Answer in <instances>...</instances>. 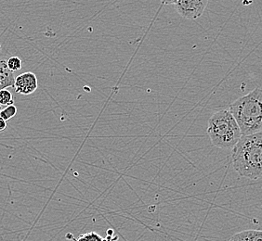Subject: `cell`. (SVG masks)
<instances>
[{
	"label": "cell",
	"instance_id": "7",
	"mask_svg": "<svg viewBox=\"0 0 262 241\" xmlns=\"http://www.w3.org/2000/svg\"><path fill=\"white\" fill-rule=\"evenodd\" d=\"M234 236L245 241H262V230H245Z\"/></svg>",
	"mask_w": 262,
	"mask_h": 241
},
{
	"label": "cell",
	"instance_id": "3",
	"mask_svg": "<svg viewBox=\"0 0 262 241\" xmlns=\"http://www.w3.org/2000/svg\"><path fill=\"white\" fill-rule=\"evenodd\" d=\"M207 135L212 145L222 150H232L242 137L241 129L229 110H221L209 118Z\"/></svg>",
	"mask_w": 262,
	"mask_h": 241
},
{
	"label": "cell",
	"instance_id": "6",
	"mask_svg": "<svg viewBox=\"0 0 262 241\" xmlns=\"http://www.w3.org/2000/svg\"><path fill=\"white\" fill-rule=\"evenodd\" d=\"M15 78L14 73L7 65V61L0 60V91L8 87H14Z\"/></svg>",
	"mask_w": 262,
	"mask_h": 241
},
{
	"label": "cell",
	"instance_id": "13",
	"mask_svg": "<svg viewBox=\"0 0 262 241\" xmlns=\"http://www.w3.org/2000/svg\"><path fill=\"white\" fill-rule=\"evenodd\" d=\"M230 241H245L243 240V239H240V238H238V237H236L235 236H232V238L230 239Z\"/></svg>",
	"mask_w": 262,
	"mask_h": 241
},
{
	"label": "cell",
	"instance_id": "1",
	"mask_svg": "<svg viewBox=\"0 0 262 241\" xmlns=\"http://www.w3.org/2000/svg\"><path fill=\"white\" fill-rule=\"evenodd\" d=\"M234 170L244 177L256 180L262 176V131L242 136L232 151Z\"/></svg>",
	"mask_w": 262,
	"mask_h": 241
},
{
	"label": "cell",
	"instance_id": "14",
	"mask_svg": "<svg viewBox=\"0 0 262 241\" xmlns=\"http://www.w3.org/2000/svg\"><path fill=\"white\" fill-rule=\"evenodd\" d=\"M2 109H3V107H2V106L0 105V111H1V110H2Z\"/></svg>",
	"mask_w": 262,
	"mask_h": 241
},
{
	"label": "cell",
	"instance_id": "5",
	"mask_svg": "<svg viewBox=\"0 0 262 241\" xmlns=\"http://www.w3.org/2000/svg\"><path fill=\"white\" fill-rule=\"evenodd\" d=\"M38 82L34 73L26 71L15 78L14 89L20 95H31L37 89Z\"/></svg>",
	"mask_w": 262,
	"mask_h": 241
},
{
	"label": "cell",
	"instance_id": "2",
	"mask_svg": "<svg viewBox=\"0 0 262 241\" xmlns=\"http://www.w3.org/2000/svg\"><path fill=\"white\" fill-rule=\"evenodd\" d=\"M242 136L253 135L262 131V89L256 88L243 95L229 107Z\"/></svg>",
	"mask_w": 262,
	"mask_h": 241
},
{
	"label": "cell",
	"instance_id": "4",
	"mask_svg": "<svg viewBox=\"0 0 262 241\" xmlns=\"http://www.w3.org/2000/svg\"><path fill=\"white\" fill-rule=\"evenodd\" d=\"M208 0H179L175 4L177 12L187 20L199 18L207 8Z\"/></svg>",
	"mask_w": 262,
	"mask_h": 241
},
{
	"label": "cell",
	"instance_id": "8",
	"mask_svg": "<svg viewBox=\"0 0 262 241\" xmlns=\"http://www.w3.org/2000/svg\"><path fill=\"white\" fill-rule=\"evenodd\" d=\"M13 95L8 89L0 91V105L3 108L7 106L13 105Z\"/></svg>",
	"mask_w": 262,
	"mask_h": 241
},
{
	"label": "cell",
	"instance_id": "11",
	"mask_svg": "<svg viewBox=\"0 0 262 241\" xmlns=\"http://www.w3.org/2000/svg\"><path fill=\"white\" fill-rule=\"evenodd\" d=\"M7 128V120L0 117V132H4Z\"/></svg>",
	"mask_w": 262,
	"mask_h": 241
},
{
	"label": "cell",
	"instance_id": "15",
	"mask_svg": "<svg viewBox=\"0 0 262 241\" xmlns=\"http://www.w3.org/2000/svg\"><path fill=\"white\" fill-rule=\"evenodd\" d=\"M1 50H2V46H1V44H0V52H1Z\"/></svg>",
	"mask_w": 262,
	"mask_h": 241
},
{
	"label": "cell",
	"instance_id": "12",
	"mask_svg": "<svg viewBox=\"0 0 262 241\" xmlns=\"http://www.w3.org/2000/svg\"><path fill=\"white\" fill-rule=\"evenodd\" d=\"M160 1L164 5H171V4H176L179 0H160Z\"/></svg>",
	"mask_w": 262,
	"mask_h": 241
},
{
	"label": "cell",
	"instance_id": "9",
	"mask_svg": "<svg viewBox=\"0 0 262 241\" xmlns=\"http://www.w3.org/2000/svg\"><path fill=\"white\" fill-rule=\"evenodd\" d=\"M17 114L16 106L10 105L4 107L0 111V117L5 120H9Z\"/></svg>",
	"mask_w": 262,
	"mask_h": 241
},
{
	"label": "cell",
	"instance_id": "10",
	"mask_svg": "<svg viewBox=\"0 0 262 241\" xmlns=\"http://www.w3.org/2000/svg\"><path fill=\"white\" fill-rule=\"evenodd\" d=\"M7 65L10 70H12L14 73L15 70H20L23 68V61L19 57L12 56L9 60H7Z\"/></svg>",
	"mask_w": 262,
	"mask_h": 241
}]
</instances>
